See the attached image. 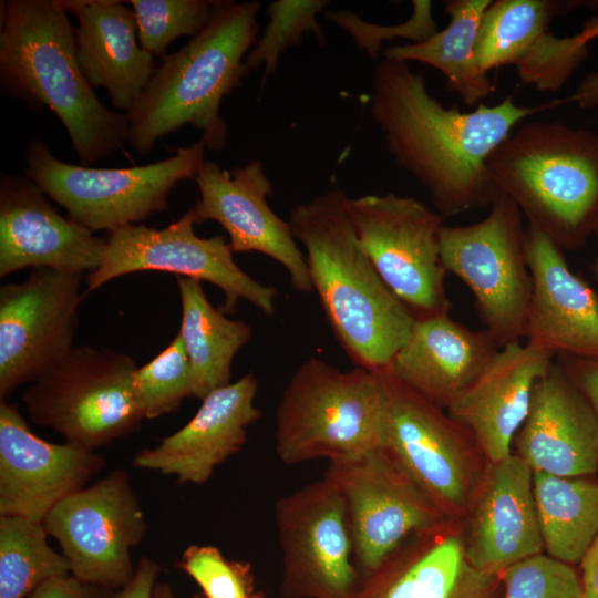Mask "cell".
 <instances>
[{
    "instance_id": "60d3db41",
    "label": "cell",
    "mask_w": 598,
    "mask_h": 598,
    "mask_svg": "<svg viewBox=\"0 0 598 598\" xmlns=\"http://www.w3.org/2000/svg\"><path fill=\"white\" fill-rule=\"evenodd\" d=\"M557 359L598 417V360Z\"/></svg>"
},
{
    "instance_id": "bcb514c9",
    "label": "cell",
    "mask_w": 598,
    "mask_h": 598,
    "mask_svg": "<svg viewBox=\"0 0 598 598\" xmlns=\"http://www.w3.org/2000/svg\"><path fill=\"white\" fill-rule=\"evenodd\" d=\"M596 235L598 236V228H597V230H596Z\"/></svg>"
},
{
    "instance_id": "9a60e30c",
    "label": "cell",
    "mask_w": 598,
    "mask_h": 598,
    "mask_svg": "<svg viewBox=\"0 0 598 598\" xmlns=\"http://www.w3.org/2000/svg\"><path fill=\"white\" fill-rule=\"evenodd\" d=\"M285 598H351L360 573L353 560L344 501L327 480L282 496L275 505Z\"/></svg>"
},
{
    "instance_id": "603a6c76",
    "label": "cell",
    "mask_w": 598,
    "mask_h": 598,
    "mask_svg": "<svg viewBox=\"0 0 598 598\" xmlns=\"http://www.w3.org/2000/svg\"><path fill=\"white\" fill-rule=\"evenodd\" d=\"M257 391L251 372L212 391L182 429L136 453L133 466L174 475L181 484L206 483L218 465L240 451L248 426L260 419Z\"/></svg>"
},
{
    "instance_id": "6da1fadb",
    "label": "cell",
    "mask_w": 598,
    "mask_h": 598,
    "mask_svg": "<svg viewBox=\"0 0 598 598\" xmlns=\"http://www.w3.org/2000/svg\"><path fill=\"white\" fill-rule=\"evenodd\" d=\"M540 109L517 105L507 95L463 112L445 107L406 62L383 58L374 68L371 116L395 163L427 190L444 218L491 206L502 195L486 161Z\"/></svg>"
},
{
    "instance_id": "5bb4252c",
    "label": "cell",
    "mask_w": 598,
    "mask_h": 598,
    "mask_svg": "<svg viewBox=\"0 0 598 598\" xmlns=\"http://www.w3.org/2000/svg\"><path fill=\"white\" fill-rule=\"evenodd\" d=\"M323 478L344 501L361 576L377 569L411 536L452 520L382 447L330 462Z\"/></svg>"
},
{
    "instance_id": "1f68e13d",
    "label": "cell",
    "mask_w": 598,
    "mask_h": 598,
    "mask_svg": "<svg viewBox=\"0 0 598 598\" xmlns=\"http://www.w3.org/2000/svg\"><path fill=\"white\" fill-rule=\"evenodd\" d=\"M48 536L41 522L0 515V598H28L43 582L71 574Z\"/></svg>"
},
{
    "instance_id": "3957f363",
    "label": "cell",
    "mask_w": 598,
    "mask_h": 598,
    "mask_svg": "<svg viewBox=\"0 0 598 598\" xmlns=\"http://www.w3.org/2000/svg\"><path fill=\"white\" fill-rule=\"evenodd\" d=\"M0 9L1 93L37 110L49 107L84 166L124 146L127 116L104 105L85 79L62 1L6 0Z\"/></svg>"
},
{
    "instance_id": "ffe728a7",
    "label": "cell",
    "mask_w": 598,
    "mask_h": 598,
    "mask_svg": "<svg viewBox=\"0 0 598 598\" xmlns=\"http://www.w3.org/2000/svg\"><path fill=\"white\" fill-rule=\"evenodd\" d=\"M524 247L532 277L523 338L555 358L598 360V293L573 272L563 249L528 225Z\"/></svg>"
},
{
    "instance_id": "e0dca14e",
    "label": "cell",
    "mask_w": 598,
    "mask_h": 598,
    "mask_svg": "<svg viewBox=\"0 0 598 598\" xmlns=\"http://www.w3.org/2000/svg\"><path fill=\"white\" fill-rule=\"evenodd\" d=\"M194 182L199 192L192 207L196 224L217 221L234 252L264 254L285 267L296 291H312L306 257L289 221L268 205L272 185L261 161L252 159L231 172L205 161Z\"/></svg>"
},
{
    "instance_id": "277c9868",
    "label": "cell",
    "mask_w": 598,
    "mask_h": 598,
    "mask_svg": "<svg viewBox=\"0 0 598 598\" xmlns=\"http://www.w3.org/2000/svg\"><path fill=\"white\" fill-rule=\"evenodd\" d=\"M259 1H225L196 37L166 54L126 113L128 143L141 155L185 125L202 133L206 148L224 150L228 125L220 116L225 96L248 74L245 60L257 41Z\"/></svg>"
},
{
    "instance_id": "ba28073f",
    "label": "cell",
    "mask_w": 598,
    "mask_h": 598,
    "mask_svg": "<svg viewBox=\"0 0 598 598\" xmlns=\"http://www.w3.org/2000/svg\"><path fill=\"white\" fill-rule=\"evenodd\" d=\"M136 369L126 353L74 347L28 384L21 400L35 424L96 450L137 431L144 420L133 393Z\"/></svg>"
},
{
    "instance_id": "f546056e",
    "label": "cell",
    "mask_w": 598,
    "mask_h": 598,
    "mask_svg": "<svg viewBox=\"0 0 598 598\" xmlns=\"http://www.w3.org/2000/svg\"><path fill=\"white\" fill-rule=\"evenodd\" d=\"M533 487L547 555L579 564L598 533V482L533 472Z\"/></svg>"
},
{
    "instance_id": "ac0fdd59",
    "label": "cell",
    "mask_w": 598,
    "mask_h": 598,
    "mask_svg": "<svg viewBox=\"0 0 598 598\" xmlns=\"http://www.w3.org/2000/svg\"><path fill=\"white\" fill-rule=\"evenodd\" d=\"M104 466L95 450L37 436L16 404L0 401V515L43 523Z\"/></svg>"
},
{
    "instance_id": "e575fe53",
    "label": "cell",
    "mask_w": 598,
    "mask_h": 598,
    "mask_svg": "<svg viewBox=\"0 0 598 598\" xmlns=\"http://www.w3.org/2000/svg\"><path fill=\"white\" fill-rule=\"evenodd\" d=\"M133 393L143 419H155L177 411L193 396V373L183 340L177 333L148 363L137 367Z\"/></svg>"
},
{
    "instance_id": "cb8c5ba5",
    "label": "cell",
    "mask_w": 598,
    "mask_h": 598,
    "mask_svg": "<svg viewBox=\"0 0 598 598\" xmlns=\"http://www.w3.org/2000/svg\"><path fill=\"white\" fill-rule=\"evenodd\" d=\"M513 453L533 472L556 476L598 472V417L558 361L534 385Z\"/></svg>"
},
{
    "instance_id": "8d00e7d4",
    "label": "cell",
    "mask_w": 598,
    "mask_h": 598,
    "mask_svg": "<svg viewBox=\"0 0 598 598\" xmlns=\"http://www.w3.org/2000/svg\"><path fill=\"white\" fill-rule=\"evenodd\" d=\"M178 567L200 588L206 598L256 589L249 563L229 560L212 545H190L182 554Z\"/></svg>"
},
{
    "instance_id": "4316f807",
    "label": "cell",
    "mask_w": 598,
    "mask_h": 598,
    "mask_svg": "<svg viewBox=\"0 0 598 598\" xmlns=\"http://www.w3.org/2000/svg\"><path fill=\"white\" fill-rule=\"evenodd\" d=\"M499 350L487 330L475 331L448 313L415 319L390 371L408 388L446 410Z\"/></svg>"
},
{
    "instance_id": "44dd1931",
    "label": "cell",
    "mask_w": 598,
    "mask_h": 598,
    "mask_svg": "<svg viewBox=\"0 0 598 598\" xmlns=\"http://www.w3.org/2000/svg\"><path fill=\"white\" fill-rule=\"evenodd\" d=\"M463 525L470 563L486 574L542 554L533 470L516 454L486 463Z\"/></svg>"
},
{
    "instance_id": "83f0119b",
    "label": "cell",
    "mask_w": 598,
    "mask_h": 598,
    "mask_svg": "<svg viewBox=\"0 0 598 598\" xmlns=\"http://www.w3.org/2000/svg\"><path fill=\"white\" fill-rule=\"evenodd\" d=\"M492 0H446L447 25L415 43L389 47L383 58L430 65L446 79V86L464 105L475 106L495 91L476 58V39L484 11Z\"/></svg>"
},
{
    "instance_id": "8fae6325",
    "label": "cell",
    "mask_w": 598,
    "mask_h": 598,
    "mask_svg": "<svg viewBox=\"0 0 598 598\" xmlns=\"http://www.w3.org/2000/svg\"><path fill=\"white\" fill-rule=\"evenodd\" d=\"M357 237L377 272L415 319L447 315L451 303L440 259L444 217L393 193L349 199Z\"/></svg>"
},
{
    "instance_id": "ee69618b",
    "label": "cell",
    "mask_w": 598,
    "mask_h": 598,
    "mask_svg": "<svg viewBox=\"0 0 598 598\" xmlns=\"http://www.w3.org/2000/svg\"><path fill=\"white\" fill-rule=\"evenodd\" d=\"M193 598H206V597L199 592V594L194 595ZM219 598H267V597L262 592L254 589L249 591H243V592L221 596Z\"/></svg>"
},
{
    "instance_id": "d6986e66",
    "label": "cell",
    "mask_w": 598,
    "mask_h": 598,
    "mask_svg": "<svg viewBox=\"0 0 598 598\" xmlns=\"http://www.w3.org/2000/svg\"><path fill=\"white\" fill-rule=\"evenodd\" d=\"M60 215L28 177H0V277L49 268L82 275L101 264L106 239Z\"/></svg>"
},
{
    "instance_id": "b9f144b4",
    "label": "cell",
    "mask_w": 598,
    "mask_h": 598,
    "mask_svg": "<svg viewBox=\"0 0 598 598\" xmlns=\"http://www.w3.org/2000/svg\"><path fill=\"white\" fill-rule=\"evenodd\" d=\"M584 28L587 29L590 37L598 38V18L588 20ZM577 103L582 109H589L598 105V73L588 74L579 84L576 92L568 99Z\"/></svg>"
},
{
    "instance_id": "d4e9b609",
    "label": "cell",
    "mask_w": 598,
    "mask_h": 598,
    "mask_svg": "<svg viewBox=\"0 0 598 598\" xmlns=\"http://www.w3.org/2000/svg\"><path fill=\"white\" fill-rule=\"evenodd\" d=\"M555 355L528 343L513 342L497 351L482 373L451 403L447 414L473 439L486 462L513 453L535 383Z\"/></svg>"
},
{
    "instance_id": "4dcf8cb0",
    "label": "cell",
    "mask_w": 598,
    "mask_h": 598,
    "mask_svg": "<svg viewBox=\"0 0 598 598\" xmlns=\"http://www.w3.org/2000/svg\"><path fill=\"white\" fill-rule=\"evenodd\" d=\"M585 1L568 0H496L483 13L476 58L488 72L503 65L516 66L532 43L549 30L551 20Z\"/></svg>"
},
{
    "instance_id": "ab89813d",
    "label": "cell",
    "mask_w": 598,
    "mask_h": 598,
    "mask_svg": "<svg viewBox=\"0 0 598 598\" xmlns=\"http://www.w3.org/2000/svg\"><path fill=\"white\" fill-rule=\"evenodd\" d=\"M159 565L150 557H142L135 568L132 580L122 589L116 590L114 598H153ZM159 598H173L166 586L158 587Z\"/></svg>"
},
{
    "instance_id": "7a4b0ae2",
    "label": "cell",
    "mask_w": 598,
    "mask_h": 598,
    "mask_svg": "<svg viewBox=\"0 0 598 598\" xmlns=\"http://www.w3.org/2000/svg\"><path fill=\"white\" fill-rule=\"evenodd\" d=\"M342 189L296 205L289 224L306 250L312 290L355 367L390 368L415 318L384 283L363 250Z\"/></svg>"
},
{
    "instance_id": "f1b7e54d",
    "label": "cell",
    "mask_w": 598,
    "mask_h": 598,
    "mask_svg": "<svg viewBox=\"0 0 598 598\" xmlns=\"http://www.w3.org/2000/svg\"><path fill=\"white\" fill-rule=\"evenodd\" d=\"M176 282L182 307L178 334L192 368L193 398L202 401L230 383L233 360L250 340L252 329L216 309L202 281L177 276Z\"/></svg>"
},
{
    "instance_id": "d6a6232c",
    "label": "cell",
    "mask_w": 598,
    "mask_h": 598,
    "mask_svg": "<svg viewBox=\"0 0 598 598\" xmlns=\"http://www.w3.org/2000/svg\"><path fill=\"white\" fill-rule=\"evenodd\" d=\"M330 4L328 0H276L268 4V23L260 39L251 48L245 63L248 70H262L261 84L274 75L281 54L313 34L326 42L318 16Z\"/></svg>"
},
{
    "instance_id": "d590c367",
    "label": "cell",
    "mask_w": 598,
    "mask_h": 598,
    "mask_svg": "<svg viewBox=\"0 0 598 598\" xmlns=\"http://www.w3.org/2000/svg\"><path fill=\"white\" fill-rule=\"evenodd\" d=\"M501 578L503 598H584L574 566L543 553L505 569Z\"/></svg>"
},
{
    "instance_id": "8992f818",
    "label": "cell",
    "mask_w": 598,
    "mask_h": 598,
    "mask_svg": "<svg viewBox=\"0 0 598 598\" xmlns=\"http://www.w3.org/2000/svg\"><path fill=\"white\" fill-rule=\"evenodd\" d=\"M383 395L378 373L341 371L309 358L292 374L276 414L275 450L288 465L352 460L382 447Z\"/></svg>"
},
{
    "instance_id": "9c48e42d",
    "label": "cell",
    "mask_w": 598,
    "mask_h": 598,
    "mask_svg": "<svg viewBox=\"0 0 598 598\" xmlns=\"http://www.w3.org/2000/svg\"><path fill=\"white\" fill-rule=\"evenodd\" d=\"M375 373L383 395L382 448L446 517L464 519L486 466L473 439L390 369Z\"/></svg>"
},
{
    "instance_id": "484cf974",
    "label": "cell",
    "mask_w": 598,
    "mask_h": 598,
    "mask_svg": "<svg viewBox=\"0 0 598 598\" xmlns=\"http://www.w3.org/2000/svg\"><path fill=\"white\" fill-rule=\"evenodd\" d=\"M61 1L78 19L75 52L85 79L127 113L157 68L154 55L140 45L133 9L117 0Z\"/></svg>"
},
{
    "instance_id": "5b68a950",
    "label": "cell",
    "mask_w": 598,
    "mask_h": 598,
    "mask_svg": "<svg viewBox=\"0 0 598 598\" xmlns=\"http://www.w3.org/2000/svg\"><path fill=\"white\" fill-rule=\"evenodd\" d=\"M487 171L528 225L563 250L598 228V135L561 122H529L488 156Z\"/></svg>"
},
{
    "instance_id": "4fadbf2b",
    "label": "cell",
    "mask_w": 598,
    "mask_h": 598,
    "mask_svg": "<svg viewBox=\"0 0 598 598\" xmlns=\"http://www.w3.org/2000/svg\"><path fill=\"white\" fill-rule=\"evenodd\" d=\"M78 580L120 590L134 577L131 550L147 523L131 476L116 468L61 501L44 518Z\"/></svg>"
},
{
    "instance_id": "836d02e7",
    "label": "cell",
    "mask_w": 598,
    "mask_h": 598,
    "mask_svg": "<svg viewBox=\"0 0 598 598\" xmlns=\"http://www.w3.org/2000/svg\"><path fill=\"white\" fill-rule=\"evenodd\" d=\"M140 45L154 56H165L179 37H196L215 17L224 0H128Z\"/></svg>"
},
{
    "instance_id": "7c38bea8",
    "label": "cell",
    "mask_w": 598,
    "mask_h": 598,
    "mask_svg": "<svg viewBox=\"0 0 598 598\" xmlns=\"http://www.w3.org/2000/svg\"><path fill=\"white\" fill-rule=\"evenodd\" d=\"M195 225L189 208L162 229L132 224L110 231L100 266L86 276V292L127 274L164 271L218 287L225 297L219 308L225 315L235 313L239 300H246L272 317L276 288L260 283L236 264L225 236L202 238Z\"/></svg>"
},
{
    "instance_id": "2e32d148",
    "label": "cell",
    "mask_w": 598,
    "mask_h": 598,
    "mask_svg": "<svg viewBox=\"0 0 598 598\" xmlns=\"http://www.w3.org/2000/svg\"><path fill=\"white\" fill-rule=\"evenodd\" d=\"M81 286L82 275L37 268L0 287V401L74 348Z\"/></svg>"
},
{
    "instance_id": "7bdbcfd3",
    "label": "cell",
    "mask_w": 598,
    "mask_h": 598,
    "mask_svg": "<svg viewBox=\"0 0 598 598\" xmlns=\"http://www.w3.org/2000/svg\"><path fill=\"white\" fill-rule=\"evenodd\" d=\"M581 585L584 598H598V533L581 558Z\"/></svg>"
},
{
    "instance_id": "30bf717a",
    "label": "cell",
    "mask_w": 598,
    "mask_h": 598,
    "mask_svg": "<svg viewBox=\"0 0 598 598\" xmlns=\"http://www.w3.org/2000/svg\"><path fill=\"white\" fill-rule=\"evenodd\" d=\"M522 212L506 195L474 224L443 226L440 259L445 272L472 291L478 316L499 348L520 341L532 295Z\"/></svg>"
},
{
    "instance_id": "f6af8a7d",
    "label": "cell",
    "mask_w": 598,
    "mask_h": 598,
    "mask_svg": "<svg viewBox=\"0 0 598 598\" xmlns=\"http://www.w3.org/2000/svg\"><path fill=\"white\" fill-rule=\"evenodd\" d=\"M590 268H591V271H592V275H594L595 279L598 282V257L594 260Z\"/></svg>"
},
{
    "instance_id": "52a82bcc",
    "label": "cell",
    "mask_w": 598,
    "mask_h": 598,
    "mask_svg": "<svg viewBox=\"0 0 598 598\" xmlns=\"http://www.w3.org/2000/svg\"><path fill=\"white\" fill-rule=\"evenodd\" d=\"M206 144L181 146L159 162L127 168H94L56 158L39 140L24 151L25 174L69 218L91 229L137 224L167 208L171 190L194 179L205 159Z\"/></svg>"
},
{
    "instance_id": "f35d334b",
    "label": "cell",
    "mask_w": 598,
    "mask_h": 598,
    "mask_svg": "<svg viewBox=\"0 0 598 598\" xmlns=\"http://www.w3.org/2000/svg\"><path fill=\"white\" fill-rule=\"evenodd\" d=\"M116 590L78 580L71 574L52 578L28 598H114Z\"/></svg>"
},
{
    "instance_id": "74e56055",
    "label": "cell",
    "mask_w": 598,
    "mask_h": 598,
    "mask_svg": "<svg viewBox=\"0 0 598 598\" xmlns=\"http://www.w3.org/2000/svg\"><path fill=\"white\" fill-rule=\"evenodd\" d=\"M411 17L399 24L382 25L367 22L351 11H328L326 18L347 32L358 49L371 59H377L386 40L402 38L420 42L436 31V22L432 14V2L429 0L412 1Z\"/></svg>"
},
{
    "instance_id": "7402d4cb",
    "label": "cell",
    "mask_w": 598,
    "mask_h": 598,
    "mask_svg": "<svg viewBox=\"0 0 598 598\" xmlns=\"http://www.w3.org/2000/svg\"><path fill=\"white\" fill-rule=\"evenodd\" d=\"M457 522L411 536L377 569L360 575L351 598H503L501 575L470 563Z\"/></svg>"
}]
</instances>
